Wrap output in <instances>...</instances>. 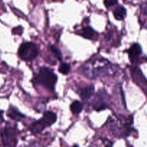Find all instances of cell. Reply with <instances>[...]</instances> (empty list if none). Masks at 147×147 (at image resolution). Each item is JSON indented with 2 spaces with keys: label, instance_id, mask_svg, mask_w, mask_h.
Here are the masks:
<instances>
[{
  "label": "cell",
  "instance_id": "obj_1",
  "mask_svg": "<svg viewBox=\"0 0 147 147\" xmlns=\"http://www.w3.org/2000/svg\"><path fill=\"white\" fill-rule=\"evenodd\" d=\"M83 75L90 79L113 75L115 68L109 60L103 57H96L89 60L82 68Z\"/></svg>",
  "mask_w": 147,
  "mask_h": 147
},
{
  "label": "cell",
  "instance_id": "obj_2",
  "mask_svg": "<svg viewBox=\"0 0 147 147\" xmlns=\"http://www.w3.org/2000/svg\"><path fill=\"white\" fill-rule=\"evenodd\" d=\"M57 77L50 68L42 67L37 76H34L33 81L35 84L42 86L48 90H53L57 83Z\"/></svg>",
  "mask_w": 147,
  "mask_h": 147
},
{
  "label": "cell",
  "instance_id": "obj_3",
  "mask_svg": "<svg viewBox=\"0 0 147 147\" xmlns=\"http://www.w3.org/2000/svg\"><path fill=\"white\" fill-rule=\"evenodd\" d=\"M56 120H57V115L54 112L46 111L45 112L42 118L32 123L29 129L32 133L34 134H37L41 133L46 127L50 126L55 123Z\"/></svg>",
  "mask_w": 147,
  "mask_h": 147
},
{
  "label": "cell",
  "instance_id": "obj_4",
  "mask_svg": "<svg viewBox=\"0 0 147 147\" xmlns=\"http://www.w3.org/2000/svg\"><path fill=\"white\" fill-rule=\"evenodd\" d=\"M17 130L11 126L0 129V135L4 147H16L17 144Z\"/></svg>",
  "mask_w": 147,
  "mask_h": 147
},
{
  "label": "cell",
  "instance_id": "obj_5",
  "mask_svg": "<svg viewBox=\"0 0 147 147\" xmlns=\"http://www.w3.org/2000/svg\"><path fill=\"white\" fill-rule=\"evenodd\" d=\"M18 55L22 60L31 61L38 55V48L34 43L26 42L21 44L18 50Z\"/></svg>",
  "mask_w": 147,
  "mask_h": 147
},
{
  "label": "cell",
  "instance_id": "obj_6",
  "mask_svg": "<svg viewBox=\"0 0 147 147\" xmlns=\"http://www.w3.org/2000/svg\"><path fill=\"white\" fill-rule=\"evenodd\" d=\"M131 73L134 80L136 82V83L139 85V86H141L143 88L145 86L147 87V82L146 79L144 78L141 70L138 69V67H132Z\"/></svg>",
  "mask_w": 147,
  "mask_h": 147
},
{
  "label": "cell",
  "instance_id": "obj_7",
  "mask_svg": "<svg viewBox=\"0 0 147 147\" xmlns=\"http://www.w3.org/2000/svg\"><path fill=\"white\" fill-rule=\"evenodd\" d=\"M128 53H129V58L132 62H135L136 59L142 55V49L140 45L138 43H134L130 48L128 50Z\"/></svg>",
  "mask_w": 147,
  "mask_h": 147
},
{
  "label": "cell",
  "instance_id": "obj_8",
  "mask_svg": "<svg viewBox=\"0 0 147 147\" xmlns=\"http://www.w3.org/2000/svg\"><path fill=\"white\" fill-rule=\"evenodd\" d=\"M94 86L93 85H88V86H86V87L80 88L78 90V93L80 95L82 99L88 100V99L92 97V96L94 93Z\"/></svg>",
  "mask_w": 147,
  "mask_h": 147
},
{
  "label": "cell",
  "instance_id": "obj_9",
  "mask_svg": "<svg viewBox=\"0 0 147 147\" xmlns=\"http://www.w3.org/2000/svg\"><path fill=\"white\" fill-rule=\"evenodd\" d=\"M78 34L88 40H94L98 36V33L90 27H83L78 32Z\"/></svg>",
  "mask_w": 147,
  "mask_h": 147
},
{
  "label": "cell",
  "instance_id": "obj_10",
  "mask_svg": "<svg viewBox=\"0 0 147 147\" xmlns=\"http://www.w3.org/2000/svg\"><path fill=\"white\" fill-rule=\"evenodd\" d=\"M112 142L109 139L103 137L96 138L90 143V147H112Z\"/></svg>",
  "mask_w": 147,
  "mask_h": 147
},
{
  "label": "cell",
  "instance_id": "obj_11",
  "mask_svg": "<svg viewBox=\"0 0 147 147\" xmlns=\"http://www.w3.org/2000/svg\"><path fill=\"white\" fill-rule=\"evenodd\" d=\"M7 116L9 117L12 120L20 121L24 118V116L22 113H20L18 109L13 106H10L9 109L7 111Z\"/></svg>",
  "mask_w": 147,
  "mask_h": 147
},
{
  "label": "cell",
  "instance_id": "obj_12",
  "mask_svg": "<svg viewBox=\"0 0 147 147\" xmlns=\"http://www.w3.org/2000/svg\"><path fill=\"white\" fill-rule=\"evenodd\" d=\"M107 103L104 100V98H102V96H98L97 99H95L94 103H93V108H94L95 110L99 111L104 110V109H107Z\"/></svg>",
  "mask_w": 147,
  "mask_h": 147
},
{
  "label": "cell",
  "instance_id": "obj_13",
  "mask_svg": "<svg viewBox=\"0 0 147 147\" xmlns=\"http://www.w3.org/2000/svg\"><path fill=\"white\" fill-rule=\"evenodd\" d=\"M114 17L117 20H123L126 15V9L123 6H119L113 11Z\"/></svg>",
  "mask_w": 147,
  "mask_h": 147
},
{
  "label": "cell",
  "instance_id": "obj_14",
  "mask_svg": "<svg viewBox=\"0 0 147 147\" xmlns=\"http://www.w3.org/2000/svg\"><path fill=\"white\" fill-rule=\"evenodd\" d=\"M83 103L79 101V100H75L70 105V110H71L72 113H74V114H78V113H80L82 111V110H83Z\"/></svg>",
  "mask_w": 147,
  "mask_h": 147
},
{
  "label": "cell",
  "instance_id": "obj_15",
  "mask_svg": "<svg viewBox=\"0 0 147 147\" xmlns=\"http://www.w3.org/2000/svg\"><path fill=\"white\" fill-rule=\"evenodd\" d=\"M50 47L52 53L55 55V57H57L60 61H63V56H62V54L60 52V50H59L57 47H55L54 45H50V47Z\"/></svg>",
  "mask_w": 147,
  "mask_h": 147
},
{
  "label": "cell",
  "instance_id": "obj_16",
  "mask_svg": "<svg viewBox=\"0 0 147 147\" xmlns=\"http://www.w3.org/2000/svg\"><path fill=\"white\" fill-rule=\"evenodd\" d=\"M70 66L67 63H62L59 67V72L64 75H67L70 72Z\"/></svg>",
  "mask_w": 147,
  "mask_h": 147
},
{
  "label": "cell",
  "instance_id": "obj_17",
  "mask_svg": "<svg viewBox=\"0 0 147 147\" xmlns=\"http://www.w3.org/2000/svg\"><path fill=\"white\" fill-rule=\"evenodd\" d=\"M117 3V0H104V4L106 7H111Z\"/></svg>",
  "mask_w": 147,
  "mask_h": 147
},
{
  "label": "cell",
  "instance_id": "obj_18",
  "mask_svg": "<svg viewBox=\"0 0 147 147\" xmlns=\"http://www.w3.org/2000/svg\"><path fill=\"white\" fill-rule=\"evenodd\" d=\"M23 32V28L22 27H14L12 30V33L14 34H19V35H21L22 34Z\"/></svg>",
  "mask_w": 147,
  "mask_h": 147
},
{
  "label": "cell",
  "instance_id": "obj_19",
  "mask_svg": "<svg viewBox=\"0 0 147 147\" xmlns=\"http://www.w3.org/2000/svg\"><path fill=\"white\" fill-rule=\"evenodd\" d=\"M141 8H142V11H143V12L147 16V1L146 2L143 3V4H142V7H141Z\"/></svg>",
  "mask_w": 147,
  "mask_h": 147
},
{
  "label": "cell",
  "instance_id": "obj_20",
  "mask_svg": "<svg viewBox=\"0 0 147 147\" xmlns=\"http://www.w3.org/2000/svg\"><path fill=\"white\" fill-rule=\"evenodd\" d=\"M3 118V111L0 110V119H2Z\"/></svg>",
  "mask_w": 147,
  "mask_h": 147
}]
</instances>
